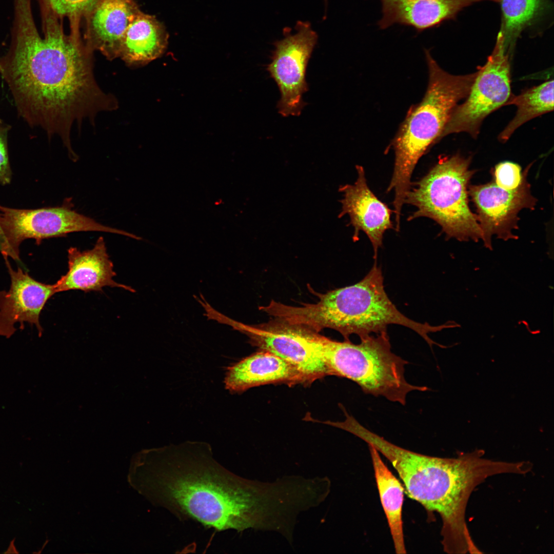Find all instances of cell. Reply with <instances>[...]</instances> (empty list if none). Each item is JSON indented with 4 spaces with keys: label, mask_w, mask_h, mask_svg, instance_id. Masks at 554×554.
I'll return each instance as SVG.
<instances>
[{
    "label": "cell",
    "mask_w": 554,
    "mask_h": 554,
    "mask_svg": "<svg viewBox=\"0 0 554 554\" xmlns=\"http://www.w3.org/2000/svg\"><path fill=\"white\" fill-rule=\"evenodd\" d=\"M10 47L0 57V74L17 112L30 126L57 135L73 161L78 156L70 138L74 123L118 107V101L98 85L92 51L81 39L79 29L65 33L61 19L42 10L43 36L36 26L31 0H13Z\"/></svg>",
    "instance_id": "obj_1"
},
{
    "label": "cell",
    "mask_w": 554,
    "mask_h": 554,
    "mask_svg": "<svg viewBox=\"0 0 554 554\" xmlns=\"http://www.w3.org/2000/svg\"><path fill=\"white\" fill-rule=\"evenodd\" d=\"M164 448L146 454L141 464L143 492L180 520L217 531L255 526L258 500L253 484L230 472L210 450Z\"/></svg>",
    "instance_id": "obj_2"
},
{
    "label": "cell",
    "mask_w": 554,
    "mask_h": 554,
    "mask_svg": "<svg viewBox=\"0 0 554 554\" xmlns=\"http://www.w3.org/2000/svg\"><path fill=\"white\" fill-rule=\"evenodd\" d=\"M346 429L390 462L408 496L427 511L440 516L443 531H454L464 525L469 498L483 479L481 467L474 455L462 453L456 458H444L418 453L387 441L354 418L348 422Z\"/></svg>",
    "instance_id": "obj_3"
},
{
    "label": "cell",
    "mask_w": 554,
    "mask_h": 554,
    "mask_svg": "<svg viewBox=\"0 0 554 554\" xmlns=\"http://www.w3.org/2000/svg\"><path fill=\"white\" fill-rule=\"evenodd\" d=\"M383 276L376 261L367 273L354 285L318 294L315 303L293 306L281 304L278 316L289 322L301 324L317 332L324 328L337 330L345 341L355 334L360 339L386 331L387 326L408 327L419 334L432 347L441 346L428 336L430 332L451 327L449 323L432 326L411 320L402 314L389 299Z\"/></svg>",
    "instance_id": "obj_4"
},
{
    "label": "cell",
    "mask_w": 554,
    "mask_h": 554,
    "mask_svg": "<svg viewBox=\"0 0 554 554\" xmlns=\"http://www.w3.org/2000/svg\"><path fill=\"white\" fill-rule=\"evenodd\" d=\"M429 81L422 101L411 107L392 145L394 169L387 192H394V210L401 212L410 189L411 178L422 156L441 139L458 102L468 96L477 74L455 75L443 70L425 50Z\"/></svg>",
    "instance_id": "obj_5"
},
{
    "label": "cell",
    "mask_w": 554,
    "mask_h": 554,
    "mask_svg": "<svg viewBox=\"0 0 554 554\" xmlns=\"http://www.w3.org/2000/svg\"><path fill=\"white\" fill-rule=\"evenodd\" d=\"M360 339L355 344L327 338L322 355L329 375L349 379L366 394L403 405L410 392L429 390L406 380L405 366L408 363L392 352L387 331Z\"/></svg>",
    "instance_id": "obj_6"
},
{
    "label": "cell",
    "mask_w": 554,
    "mask_h": 554,
    "mask_svg": "<svg viewBox=\"0 0 554 554\" xmlns=\"http://www.w3.org/2000/svg\"><path fill=\"white\" fill-rule=\"evenodd\" d=\"M470 157L459 154L446 156L410 189L405 203L415 206L409 216L432 219L442 227L446 238L478 241L482 233L468 204V183L474 173L469 169Z\"/></svg>",
    "instance_id": "obj_7"
},
{
    "label": "cell",
    "mask_w": 554,
    "mask_h": 554,
    "mask_svg": "<svg viewBox=\"0 0 554 554\" xmlns=\"http://www.w3.org/2000/svg\"><path fill=\"white\" fill-rule=\"evenodd\" d=\"M212 320L244 333L260 350L270 352L294 366L306 383L329 375L323 358L327 338L305 326L278 318L250 325L233 320L215 310Z\"/></svg>",
    "instance_id": "obj_8"
},
{
    "label": "cell",
    "mask_w": 554,
    "mask_h": 554,
    "mask_svg": "<svg viewBox=\"0 0 554 554\" xmlns=\"http://www.w3.org/2000/svg\"><path fill=\"white\" fill-rule=\"evenodd\" d=\"M510 56L502 38L497 35L492 53L477 71L464 103L453 110L441 139L449 134L460 132H466L476 138L484 118L505 106L511 94Z\"/></svg>",
    "instance_id": "obj_9"
},
{
    "label": "cell",
    "mask_w": 554,
    "mask_h": 554,
    "mask_svg": "<svg viewBox=\"0 0 554 554\" xmlns=\"http://www.w3.org/2000/svg\"><path fill=\"white\" fill-rule=\"evenodd\" d=\"M0 226L19 261V246L27 239H33L36 243H39L44 239L80 231L105 232L134 239L137 238L126 231L101 224L65 205L34 209H15L0 205Z\"/></svg>",
    "instance_id": "obj_10"
},
{
    "label": "cell",
    "mask_w": 554,
    "mask_h": 554,
    "mask_svg": "<svg viewBox=\"0 0 554 554\" xmlns=\"http://www.w3.org/2000/svg\"><path fill=\"white\" fill-rule=\"evenodd\" d=\"M294 31L288 27L283 29L284 37L273 43L271 62L267 67L281 93L278 108L283 116L301 114L304 106L302 95L308 89L306 67L318 38L308 21H298Z\"/></svg>",
    "instance_id": "obj_11"
},
{
    "label": "cell",
    "mask_w": 554,
    "mask_h": 554,
    "mask_svg": "<svg viewBox=\"0 0 554 554\" xmlns=\"http://www.w3.org/2000/svg\"><path fill=\"white\" fill-rule=\"evenodd\" d=\"M531 165L524 171L521 183L515 190L503 189L494 181L468 186V194L477 208V220L485 247L491 249L493 235L504 240L518 239L512 230L518 228L519 212L524 208L534 209L537 201L531 193L527 180Z\"/></svg>",
    "instance_id": "obj_12"
},
{
    "label": "cell",
    "mask_w": 554,
    "mask_h": 554,
    "mask_svg": "<svg viewBox=\"0 0 554 554\" xmlns=\"http://www.w3.org/2000/svg\"><path fill=\"white\" fill-rule=\"evenodd\" d=\"M11 278L8 291L0 292V335L9 338L15 332L16 323L24 328V322L35 325L39 335L43 328L39 323L42 310L48 300L57 292L55 284L36 281L20 268L13 269L5 259Z\"/></svg>",
    "instance_id": "obj_13"
},
{
    "label": "cell",
    "mask_w": 554,
    "mask_h": 554,
    "mask_svg": "<svg viewBox=\"0 0 554 554\" xmlns=\"http://www.w3.org/2000/svg\"><path fill=\"white\" fill-rule=\"evenodd\" d=\"M355 168L358 177L354 184L339 188L344 197L341 201L342 211L339 217L349 215V225L354 230L352 237L354 241L359 240L360 231L366 234L372 244L375 260L378 249L382 246L385 232L393 228L391 221L392 211L368 186L363 167L356 165Z\"/></svg>",
    "instance_id": "obj_14"
},
{
    "label": "cell",
    "mask_w": 554,
    "mask_h": 554,
    "mask_svg": "<svg viewBox=\"0 0 554 554\" xmlns=\"http://www.w3.org/2000/svg\"><path fill=\"white\" fill-rule=\"evenodd\" d=\"M140 11L134 0H97L84 18L86 46L109 60L119 57L124 34Z\"/></svg>",
    "instance_id": "obj_15"
},
{
    "label": "cell",
    "mask_w": 554,
    "mask_h": 554,
    "mask_svg": "<svg viewBox=\"0 0 554 554\" xmlns=\"http://www.w3.org/2000/svg\"><path fill=\"white\" fill-rule=\"evenodd\" d=\"M68 264L66 273L54 284L57 292L71 290L100 291L107 286L135 292L130 286L113 280L116 273L102 236L98 238L91 249L81 251L70 247L68 250Z\"/></svg>",
    "instance_id": "obj_16"
},
{
    "label": "cell",
    "mask_w": 554,
    "mask_h": 554,
    "mask_svg": "<svg viewBox=\"0 0 554 554\" xmlns=\"http://www.w3.org/2000/svg\"><path fill=\"white\" fill-rule=\"evenodd\" d=\"M382 17L378 22L381 29L393 24L412 27L418 33L454 19L464 8L485 1L499 0H380Z\"/></svg>",
    "instance_id": "obj_17"
},
{
    "label": "cell",
    "mask_w": 554,
    "mask_h": 554,
    "mask_svg": "<svg viewBox=\"0 0 554 554\" xmlns=\"http://www.w3.org/2000/svg\"><path fill=\"white\" fill-rule=\"evenodd\" d=\"M225 383L228 390L242 392L265 384L293 385L306 383V381L289 363L270 352L260 350L229 367Z\"/></svg>",
    "instance_id": "obj_18"
},
{
    "label": "cell",
    "mask_w": 554,
    "mask_h": 554,
    "mask_svg": "<svg viewBox=\"0 0 554 554\" xmlns=\"http://www.w3.org/2000/svg\"><path fill=\"white\" fill-rule=\"evenodd\" d=\"M168 37L155 16L140 11L124 34L119 57L130 66L147 63L164 52Z\"/></svg>",
    "instance_id": "obj_19"
},
{
    "label": "cell",
    "mask_w": 554,
    "mask_h": 554,
    "mask_svg": "<svg viewBox=\"0 0 554 554\" xmlns=\"http://www.w3.org/2000/svg\"><path fill=\"white\" fill-rule=\"evenodd\" d=\"M381 502L385 512L395 552L406 553L402 507L404 489L382 460L379 452L368 445Z\"/></svg>",
    "instance_id": "obj_20"
},
{
    "label": "cell",
    "mask_w": 554,
    "mask_h": 554,
    "mask_svg": "<svg viewBox=\"0 0 554 554\" xmlns=\"http://www.w3.org/2000/svg\"><path fill=\"white\" fill-rule=\"evenodd\" d=\"M501 23L498 35L507 52L512 55L521 33L535 25L549 11L548 0H499Z\"/></svg>",
    "instance_id": "obj_21"
},
{
    "label": "cell",
    "mask_w": 554,
    "mask_h": 554,
    "mask_svg": "<svg viewBox=\"0 0 554 554\" xmlns=\"http://www.w3.org/2000/svg\"><path fill=\"white\" fill-rule=\"evenodd\" d=\"M513 104L517 110L513 118L499 135L502 142L507 141L514 131L527 121L553 110V80L546 81L522 92L511 94L505 106Z\"/></svg>",
    "instance_id": "obj_22"
},
{
    "label": "cell",
    "mask_w": 554,
    "mask_h": 554,
    "mask_svg": "<svg viewBox=\"0 0 554 554\" xmlns=\"http://www.w3.org/2000/svg\"><path fill=\"white\" fill-rule=\"evenodd\" d=\"M40 10L50 11L60 19L68 17L71 26H79L80 22L97 0H37Z\"/></svg>",
    "instance_id": "obj_23"
},
{
    "label": "cell",
    "mask_w": 554,
    "mask_h": 554,
    "mask_svg": "<svg viewBox=\"0 0 554 554\" xmlns=\"http://www.w3.org/2000/svg\"><path fill=\"white\" fill-rule=\"evenodd\" d=\"M522 177L521 167L510 162L498 164L493 171V181L495 184L507 190L517 188L521 183Z\"/></svg>",
    "instance_id": "obj_24"
},
{
    "label": "cell",
    "mask_w": 554,
    "mask_h": 554,
    "mask_svg": "<svg viewBox=\"0 0 554 554\" xmlns=\"http://www.w3.org/2000/svg\"><path fill=\"white\" fill-rule=\"evenodd\" d=\"M11 126L0 119V184H9L12 178L8 148V135Z\"/></svg>",
    "instance_id": "obj_25"
},
{
    "label": "cell",
    "mask_w": 554,
    "mask_h": 554,
    "mask_svg": "<svg viewBox=\"0 0 554 554\" xmlns=\"http://www.w3.org/2000/svg\"><path fill=\"white\" fill-rule=\"evenodd\" d=\"M0 252L3 255L4 259H7L8 258H11L14 260L17 261V259L16 258L15 254L11 250L8 241L5 236V234L0 226Z\"/></svg>",
    "instance_id": "obj_26"
},
{
    "label": "cell",
    "mask_w": 554,
    "mask_h": 554,
    "mask_svg": "<svg viewBox=\"0 0 554 554\" xmlns=\"http://www.w3.org/2000/svg\"><path fill=\"white\" fill-rule=\"evenodd\" d=\"M324 1H325V4L326 5V4H327V0H324Z\"/></svg>",
    "instance_id": "obj_27"
}]
</instances>
